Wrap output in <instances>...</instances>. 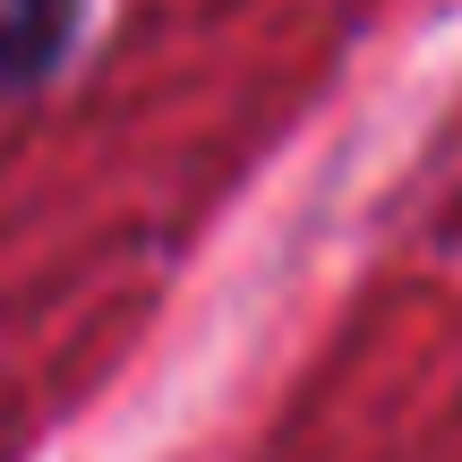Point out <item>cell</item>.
Returning <instances> with one entry per match:
<instances>
[{"label": "cell", "instance_id": "obj_1", "mask_svg": "<svg viewBox=\"0 0 462 462\" xmlns=\"http://www.w3.org/2000/svg\"><path fill=\"white\" fill-rule=\"evenodd\" d=\"M78 34V0H0V78L51 69Z\"/></svg>", "mask_w": 462, "mask_h": 462}]
</instances>
